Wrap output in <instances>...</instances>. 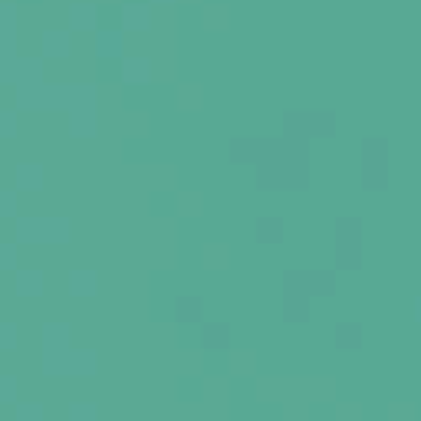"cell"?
Instances as JSON below:
<instances>
[{"instance_id": "cell-2", "label": "cell", "mask_w": 421, "mask_h": 421, "mask_svg": "<svg viewBox=\"0 0 421 421\" xmlns=\"http://www.w3.org/2000/svg\"><path fill=\"white\" fill-rule=\"evenodd\" d=\"M339 421H362L359 405H342V411H339Z\"/></svg>"}, {"instance_id": "cell-1", "label": "cell", "mask_w": 421, "mask_h": 421, "mask_svg": "<svg viewBox=\"0 0 421 421\" xmlns=\"http://www.w3.org/2000/svg\"><path fill=\"white\" fill-rule=\"evenodd\" d=\"M388 421H415V405H392L388 408Z\"/></svg>"}]
</instances>
